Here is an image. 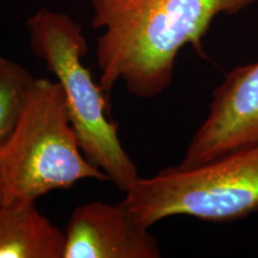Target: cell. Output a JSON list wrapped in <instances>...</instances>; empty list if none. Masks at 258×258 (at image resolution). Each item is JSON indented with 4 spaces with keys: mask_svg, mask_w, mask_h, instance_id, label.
<instances>
[{
    "mask_svg": "<svg viewBox=\"0 0 258 258\" xmlns=\"http://www.w3.org/2000/svg\"><path fill=\"white\" fill-rule=\"evenodd\" d=\"M258 0H90L92 27L102 29L96 56L106 95L116 83L153 98L173 80L176 57L191 44L207 57L202 38L219 15H235Z\"/></svg>",
    "mask_w": 258,
    "mask_h": 258,
    "instance_id": "1",
    "label": "cell"
},
{
    "mask_svg": "<svg viewBox=\"0 0 258 258\" xmlns=\"http://www.w3.org/2000/svg\"><path fill=\"white\" fill-rule=\"evenodd\" d=\"M27 29L34 54L60 84L84 154L125 192L140 177L109 115L106 93L83 62L88 44L82 25L69 15L41 9L28 19Z\"/></svg>",
    "mask_w": 258,
    "mask_h": 258,
    "instance_id": "2",
    "label": "cell"
},
{
    "mask_svg": "<svg viewBox=\"0 0 258 258\" xmlns=\"http://www.w3.org/2000/svg\"><path fill=\"white\" fill-rule=\"evenodd\" d=\"M82 179L109 180L84 154L60 84L34 79L17 127L0 151L4 201L37 200Z\"/></svg>",
    "mask_w": 258,
    "mask_h": 258,
    "instance_id": "3",
    "label": "cell"
},
{
    "mask_svg": "<svg viewBox=\"0 0 258 258\" xmlns=\"http://www.w3.org/2000/svg\"><path fill=\"white\" fill-rule=\"evenodd\" d=\"M122 203L139 225L188 215L230 222L258 212V145L202 165L166 167L139 178Z\"/></svg>",
    "mask_w": 258,
    "mask_h": 258,
    "instance_id": "4",
    "label": "cell"
},
{
    "mask_svg": "<svg viewBox=\"0 0 258 258\" xmlns=\"http://www.w3.org/2000/svg\"><path fill=\"white\" fill-rule=\"evenodd\" d=\"M257 145L258 61L226 74L178 166L202 165Z\"/></svg>",
    "mask_w": 258,
    "mask_h": 258,
    "instance_id": "5",
    "label": "cell"
},
{
    "mask_svg": "<svg viewBox=\"0 0 258 258\" xmlns=\"http://www.w3.org/2000/svg\"><path fill=\"white\" fill-rule=\"evenodd\" d=\"M150 228L139 225L123 203L95 201L74 209L64 230L63 258H158Z\"/></svg>",
    "mask_w": 258,
    "mask_h": 258,
    "instance_id": "6",
    "label": "cell"
},
{
    "mask_svg": "<svg viewBox=\"0 0 258 258\" xmlns=\"http://www.w3.org/2000/svg\"><path fill=\"white\" fill-rule=\"evenodd\" d=\"M64 232L36 207V200L15 198L0 207V258H63Z\"/></svg>",
    "mask_w": 258,
    "mask_h": 258,
    "instance_id": "7",
    "label": "cell"
},
{
    "mask_svg": "<svg viewBox=\"0 0 258 258\" xmlns=\"http://www.w3.org/2000/svg\"><path fill=\"white\" fill-rule=\"evenodd\" d=\"M34 78L27 70L6 60L0 69V151L15 132Z\"/></svg>",
    "mask_w": 258,
    "mask_h": 258,
    "instance_id": "8",
    "label": "cell"
},
{
    "mask_svg": "<svg viewBox=\"0 0 258 258\" xmlns=\"http://www.w3.org/2000/svg\"><path fill=\"white\" fill-rule=\"evenodd\" d=\"M3 201H4V194H3V188H2V180H0V207H2Z\"/></svg>",
    "mask_w": 258,
    "mask_h": 258,
    "instance_id": "9",
    "label": "cell"
},
{
    "mask_svg": "<svg viewBox=\"0 0 258 258\" xmlns=\"http://www.w3.org/2000/svg\"><path fill=\"white\" fill-rule=\"evenodd\" d=\"M5 61H6V59H4V57H3L2 55H0V69H2V67L4 66Z\"/></svg>",
    "mask_w": 258,
    "mask_h": 258,
    "instance_id": "10",
    "label": "cell"
}]
</instances>
